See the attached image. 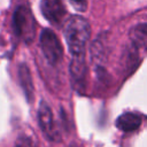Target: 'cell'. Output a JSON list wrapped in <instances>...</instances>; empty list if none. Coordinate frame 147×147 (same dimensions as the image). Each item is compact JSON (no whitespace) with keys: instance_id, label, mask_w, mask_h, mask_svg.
Returning a JSON list of instances; mask_svg holds the SVG:
<instances>
[{"instance_id":"6da1fadb","label":"cell","mask_w":147,"mask_h":147,"mask_svg":"<svg viewBox=\"0 0 147 147\" xmlns=\"http://www.w3.org/2000/svg\"><path fill=\"white\" fill-rule=\"evenodd\" d=\"M91 36L90 23L80 15H72L64 25V37L72 57L85 56L86 45Z\"/></svg>"},{"instance_id":"7a4b0ae2","label":"cell","mask_w":147,"mask_h":147,"mask_svg":"<svg viewBox=\"0 0 147 147\" xmlns=\"http://www.w3.org/2000/svg\"><path fill=\"white\" fill-rule=\"evenodd\" d=\"M13 25L16 34L25 42L33 40L36 33V21L29 7L22 5L16 8L13 15Z\"/></svg>"},{"instance_id":"3957f363","label":"cell","mask_w":147,"mask_h":147,"mask_svg":"<svg viewBox=\"0 0 147 147\" xmlns=\"http://www.w3.org/2000/svg\"><path fill=\"white\" fill-rule=\"evenodd\" d=\"M40 48L51 64H57L62 60V46L59 41V38L51 29H44L40 34Z\"/></svg>"},{"instance_id":"277c9868","label":"cell","mask_w":147,"mask_h":147,"mask_svg":"<svg viewBox=\"0 0 147 147\" xmlns=\"http://www.w3.org/2000/svg\"><path fill=\"white\" fill-rule=\"evenodd\" d=\"M38 122L41 131L49 140H55L59 137L57 129L55 126V121L53 117V113L49 108V106L41 101L38 109Z\"/></svg>"},{"instance_id":"5b68a950","label":"cell","mask_w":147,"mask_h":147,"mask_svg":"<svg viewBox=\"0 0 147 147\" xmlns=\"http://www.w3.org/2000/svg\"><path fill=\"white\" fill-rule=\"evenodd\" d=\"M40 9L44 17L54 25H60L65 17L62 0H40Z\"/></svg>"},{"instance_id":"8992f818","label":"cell","mask_w":147,"mask_h":147,"mask_svg":"<svg viewBox=\"0 0 147 147\" xmlns=\"http://www.w3.org/2000/svg\"><path fill=\"white\" fill-rule=\"evenodd\" d=\"M141 124V118L134 113H124L116 119V126L124 132H132Z\"/></svg>"},{"instance_id":"52a82bcc","label":"cell","mask_w":147,"mask_h":147,"mask_svg":"<svg viewBox=\"0 0 147 147\" xmlns=\"http://www.w3.org/2000/svg\"><path fill=\"white\" fill-rule=\"evenodd\" d=\"M130 39L134 47L147 52V23H139L130 31Z\"/></svg>"},{"instance_id":"ba28073f","label":"cell","mask_w":147,"mask_h":147,"mask_svg":"<svg viewBox=\"0 0 147 147\" xmlns=\"http://www.w3.org/2000/svg\"><path fill=\"white\" fill-rule=\"evenodd\" d=\"M85 56H78V57H72L71 64H70V71L72 75V78L75 82L82 83L85 76Z\"/></svg>"},{"instance_id":"9c48e42d","label":"cell","mask_w":147,"mask_h":147,"mask_svg":"<svg viewBox=\"0 0 147 147\" xmlns=\"http://www.w3.org/2000/svg\"><path fill=\"white\" fill-rule=\"evenodd\" d=\"M20 80H21V85H22V88L24 90L25 94L28 98H30V94L32 93V79H31V76H30V72H29V69L23 64L20 67Z\"/></svg>"},{"instance_id":"30bf717a","label":"cell","mask_w":147,"mask_h":147,"mask_svg":"<svg viewBox=\"0 0 147 147\" xmlns=\"http://www.w3.org/2000/svg\"><path fill=\"white\" fill-rule=\"evenodd\" d=\"M15 147H38V146L36 145V142L31 138H29V137H21L17 140Z\"/></svg>"},{"instance_id":"8fae6325","label":"cell","mask_w":147,"mask_h":147,"mask_svg":"<svg viewBox=\"0 0 147 147\" xmlns=\"http://www.w3.org/2000/svg\"><path fill=\"white\" fill-rule=\"evenodd\" d=\"M69 2L74 7V9L80 13L85 11L87 8V0H69Z\"/></svg>"}]
</instances>
